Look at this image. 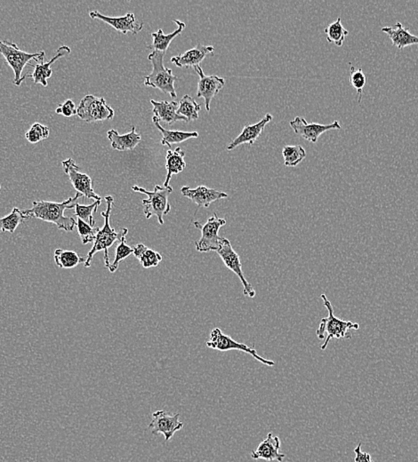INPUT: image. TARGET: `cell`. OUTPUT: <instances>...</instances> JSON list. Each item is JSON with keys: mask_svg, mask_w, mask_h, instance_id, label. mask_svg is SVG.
<instances>
[{"mask_svg": "<svg viewBox=\"0 0 418 462\" xmlns=\"http://www.w3.org/2000/svg\"><path fill=\"white\" fill-rule=\"evenodd\" d=\"M81 196H83L77 192L74 198H68L67 201L62 203L34 201L33 207L23 211V214L27 220L30 218H36V219L54 223L59 230L70 232L77 225V221L73 217L65 216L64 211L74 208L76 201Z\"/></svg>", "mask_w": 418, "mask_h": 462, "instance_id": "obj_1", "label": "cell"}, {"mask_svg": "<svg viewBox=\"0 0 418 462\" xmlns=\"http://www.w3.org/2000/svg\"><path fill=\"white\" fill-rule=\"evenodd\" d=\"M106 203H107V209L105 212H102V216L104 218V225L98 230V234H96L95 242H93V246L89 255H87V258L84 266L85 268H89L91 266V261L93 260V256L96 252L104 251V264L105 267H110V256H109V249L111 248L112 246L116 243L117 240L120 241L121 237L125 235H127L129 233V230L124 228L121 230L120 232H117L116 230L112 229L111 226L110 219H111V213L112 210V205H113L114 199L111 196H107L105 198Z\"/></svg>", "mask_w": 418, "mask_h": 462, "instance_id": "obj_2", "label": "cell"}, {"mask_svg": "<svg viewBox=\"0 0 418 462\" xmlns=\"http://www.w3.org/2000/svg\"><path fill=\"white\" fill-rule=\"evenodd\" d=\"M320 298L322 299L324 306L329 312V316L321 320L320 326L316 331V335L320 340H323L325 339V335H327L325 342L320 346L321 351H325L331 339H352L351 330L360 329V324L352 323L351 321L339 320L334 315L333 306L326 295L323 293L320 295Z\"/></svg>", "mask_w": 418, "mask_h": 462, "instance_id": "obj_3", "label": "cell"}, {"mask_svg": "<svg viewBox=\"0 0 418 462\" xmlns=\"http://www.w3.org/2000/svg\"><path fill=\"white\" fill-rule=\"evenodd\" d=\"M166 53L154 51L148 55L152 62V73L145 77V86L160 89L161 92L168 93L173 99L177 98L174 82L179 77L174 76L171 68L164 66V56Z\"/></svg>", "mask_w": 418, "mask_h": 462, "instance_id": "obj_4", "label": "cell"}, {"mask_svg": "<svg viewBox=\"0 0 418 462\" xmlns=\"http://www.w3.org/2000/svg\"><path fill=\"white\" fill-rule=\"evenodd\" d=\"M132 190L134 192L148 196V198L143 199L142 202L143 214L146 219L149 220V218L156 216L158 223L163 225L165 215L170 214L171 211V205L168 202V198L173 192L172 187L156 185L154 192H149L147 190L136 185L132 187Z\"/></svg>", "mask_w": 418, "mask_h": 462, "instance_id": "obj_5", "label": "cell"}, {"mask_svg": "<svg viewBox=\"0 0 418 462\" xmlns=\"http://www.w3.org/2000/svg\"><path fill=\"white\" fill-rule=\"evenodd\" d=\"M0 54L4 56L6 64L12 68L15 73L14 84L19 86L21 79V73L30 60L37 62L45 60L46 53L40 51L36 54H30L18 48L15 43L0 40Z\"/></svg>", "mask_w": 418, "mask_h": 462, "instance_id": "obj_6", "label": "cell"}, {"mask_svg": "<svg viewBox=\"0 0 418 462\" xmlns=\"http://www.w3.org/2000/svg\"><path fill=\"white\" fill-rule=\"evenodd\" d=\"M196 229L201 231V239L195 242V248L198 252H217L220 248V243L223 237L219 236V230L221 227L226 225V221L218 217L217 214L209 218L207 223L202 224L195 221Z\"/></svg>", "mask_w": 418, "mask_h": 462, "instance_id": "obj_7", "label": "cell"}, {"mask_svg": "<svg viewBox=\"0 0 418 462\" xmlns=\"http://www.w3.org/2000/svg\"><path fill=\"white\" fill-rule=\"evenodd\" d=\"M115 111L107 104L104 98L89 95L80 101L77 110V115L83 121L90 122L111 120Z\"/></svg>", "mask_w": 418, "mask_h": 462, "instance_id": "obj_8", "label": "cell"}, {"mask_svg": "<svg viewBox=\"0 0 418 462\" xmlns=\"http://www.w3.org/2000/svg\"><path fill=\"white\" fill-rule=\"evenodd\" d=\"M208 348L217 349L219 351H239L246 353L257 359L260 363L267 367H274L275 363L273 360H268L262 358L254 348L246 346L244 343L234 341L232 337L224 335L220 329H215L210 333V340L207 342Z\"/></svg>", "mask_w": 418, "mask_h": 462, "instance_id": "obj_9", "label": "cell"}, {"mask_svg": "<svg viewBox=\"0 0 418 462\" xmlns=\"http://www.w3.org/2000/svg\"><path fill=\"white\" fill-rule=\"evenodd\" d=\"M217 254L220 256L224 265L238 276L243 286V293L249 298L255 297V290L254 287L246 279L242 270V264L238 254L233 249L230 240L223 237L220 243V248L217 250Z\"/></svg>", "mask_w": 418, "mask_h": 462, "instance_id": "obj_10", "label": "cell"}, {"mask_svg": "<svg viewBox=\"0 0 418 462\" xmlns=\"http://www.w3.org/2000/svg\"><path fill=\"white\" fill-rule=\"evenodd\" d=\"M62 169L69 176L71 184L78 193L89 199H96V201H102L101 196L96 194L93 188V181L91 177L86 174L80 173V167H78L74 159L70 158L67 160L62 162Z\"/></svg>", "mask_w": 418, "mask_h": 462, "instance_id": "obj_11", "label": "cell"}, {"mask_svg": "<svg viewBox=\"0 0 418 462\" xmlns=\"http://www.w3.org/2000/svg\"><path fill=\"white\" fill-rule=\"evenodd\" d=\"M183 423L180 421V414L170 415L166 411L155 412L152 414V421L149 424V429L152 434L164 436L165 441H170L174 434L182 429Z\"/></svg>", "mask_w": 418, "mask_h": 462, "instance_id": "obj_12", "label": "cell"}, {"mask_svg": "<svg viewBox=\"0 0 418 462\" xmlns=\"http://www.w3.org/2000/svg\"><path fill=\"white\" fill-rule=\"evenodd\" d=\"M289 124L298 136L313 143L317 142L321 134L327 132V131L338 130L342 127L338 120H335L333 123L329 124H309L305 118L301 117H296L295 120L290 121Z\"/></svg>", "mask_w": 418, "mask_h": 462, "instance_id": "obj_13", "label": "cell"}, {"mask_svg": "<svg viewBox=\"0 0 418 462\" xmlns=\"http://www.w3.org/2000/svg\"><path fill=\"white\" fill-rule=\"evenodd\" d=\"M194 68L199 77L197 96L205 100L206 110L210 111L211 101L226 85V80L218 76H207L201 66Z\"/></svg>", "mask_w": 418, "mask_h": 462, "instance_id": "obj_14", "label": "cell"}, {"mask_svg": "<svg viewBox=\"0 0 418 462\" xmlns=\"http://www.w3.org/2000/svg\"><path fill=\"white\" fill-rule=\"evenodd\" d=\"M71 48L67 46H62L61 48H59L56 55L48 62H37V64L33 65L30 64V67L34 68V71L33 74H25L24 77H21L20 82H19V86L21 85V82H24L27 77H33V84H42L43 86H48V80L51 77L53 74V71L51 70V66L55 62L59 59L64 57V55L70 54Z\"/></svg>", "mask_w": 418, "mask_h": 462, "instance_id": "obj_15", "label": "cell"}, {"mask_svg": "<svg viewBox=\"0 0 418 462\" xmlns=\"http://www.w3.org/2000/svg\"><path fill=\"white\" fill-rule=\"evenodd\" d=\"M89 17L92 19H100V20L111 25L112 28L120 31L124 35H127L129 33L136 35L143 28V24L137 23L135 15L132 12H129V14H127L122 17H109L102 15L98 11H92L89 12Z\"/></svg>", "mask_w": 418, "mask_h": 462, "instance_id": "obj_16", "label": "cell"}, {"mask_svg": "<svg viewBox=\"0 0 418 462\" xmlns=\"http://www.w3.org/2000/svg\"><path fill=\"white\" fill-rule=\"evenodd\" d=\"M181 193L185 198L191 199L199 207L207 208L212 204L220 199L227 198L228 194L223 192H218L217 190L209 189L205 186H199L196 189H191L188 186L183 187L181 189Z\"/></svg>", "mask_w": 418, "mask_h": 462, "instance_id": "obj_17", "label": "cell"}, {"mask_svg": "<svg viewBox=\"0 0 418 462\" xmlns=\"http://www.w3.org/2000/svg\"><path fill=\"white\" fill-rule=\"evenodd\" d=\"M271 120H273V115L267 113L264 115L263 120L259 121L258 123L248 124V126L244 127L242 133L227 146V151H233L237 147L242 145H254L258 137H260L262 133H264L266 124H269Z\"/></svg>", "mask_w": 418, "mask_h": 462, "instance_id": "obj_18", "label": "cell"}, {"mask_svg": "<svg viewBox=\"0 0 418 462\" xmlns=\"http://www.w3.org/2000/svg\"><path fill=\"white\" fill-rule=\"evenodd\" d=\"M280 449V440L279 436H273V434L269 433L267 438L257 446V450L251 452V457L254 460L282 462L286 455L282 454Z\"/></svg>", "mask_w": 418, "mask_h": 462, "instance_id": "obj_19", "label": "cell"}, {"mask_svg": "<svg viewBox=\"0 0 418 462\" xmlns=\"http://www.w3.org/2000/svg\"><path fill=\"white\" fill-rule=\"evenodd\" d=\"M214 51L213 46L198 44L194 48L190 49L179 55L173 56L171 58V62L179 68H195L199 66V64L204 60L206 56L212 54Z\"/></svg>", "mask_w": 418, "mask_h": 462, "instance_id": "obj_20", "label": "cell"}, {"mask_svg": "<svg viewBox=\"0 0 418 462\" xmlns=\"http://www.w3.org/2000/svg\"><path fill=\"white\" fill-rule=\"evenodd\" d=\"M151 104L154 106V121L164 122L170 126L179 121L188 122L185 118L177 114L179 104L176 102H156L151 100Z\"/></svg>", "mask_w": 418, "mask_h": 462, "instance_id": "obj_21", "label": "cell"}, {"mask_svg": "<svg viewBox=\"0 0 418 462\" xmlns=\"http://www.w3.org/2000/svg\"><path fill=\"white\" fill-rule=\"evenodd\" d=\"M383 33L388 34L392 45L398 49L403 50L408 46L418 45V37L410 33L408 28L399 23L391 27H383Z\"/></svg>", "mask_w": 418, "mask_h": 462, "instance_id": "obj_22", "label": "cell"}, {"mask_svg": "<svg viewBox=\"0 0 418 462\" xmlns=\"http://www.w3.org/2000/svg\"><path fill=\"white\" fill-rule=\"evenodd\" d=\"M112 149L116 151H132L141 142V136L136 132V127H132L129 133L120 134L118 131L111 129L107 132Z\"/></svg>", "mask_w": 418, "mask_h": 462, "instance_id": "obj_23", "label": "cell"}, {"mask_svg": "<svg viewBox=\"0 0 418 462\" xmlns=\"http://www.w3.org/2000/svg\"><path fill=\"white\" fill-rule=\"evenodd\" d=\"M174 21L179 25V29L173 31L172 33L165 34L163 30L158 29L157 33L152 34L154 41H152L151 46H148V48L152 50V52L158 51L166 53L173 40L185 29L186 24L183 23V21L179 20H174Z\"/></svg>", "mask_w": 418, "mask_h": 462, "instance_id": "obj_24", "label": "cell"}, {"mask_svg": "<svg viewBox=\"0 0 418 462\" xmlns=\"http://www.w3.org/2000/svg\"><path fill=\"white\" fill-rule=\"evenodd\" d=\"M185 152L181 148H176L174 151H167L166 156V169L167 172L164 187L170 186L171 178L174 174L182 173L186 167L185 161Z\"/></svg>", "mask_w": 418, "mask_h": 462, "instance_id": "obj_25", "label": "cell"}, {"mask_svg": "<svg viewBox=\"0 0 418 462\" xmlns=\"http://www.w3.org/2000/svg\"><path fill=\"white\" fill-rule=\"evenodd\" d=\"M133 249V255L138 259L140 264L145 268L157 267L162 261V255L160 252L147 248L143 243H137Z\"/></svg>", "mask_w": 418, "mask_h": 462, "instance_id": "obj_26", "label": "cell"}, {"mask_svg": "<svg viewBox=\"0 0 418 462\" xmlns=\"http://www.w3.org/2000/svg\"><path fill=\"white\" fill-rule=\"evenodd\" d=\"M154 123L162 133L161 145L167 146L168 148H171V146L176 145V143L183 142L187 140L198 138L199 137L197 132H182V131L167 130L161 126L160 122L154 121Z\"/></svg>", "mask_w": 418, "mask_h": 462, "instance_id": "obj_27", "label": "cell"}, {"mask_svg": "<svg viewBox=\"0 0 418 462\" xmlns=\"http://www.w3.org/2000/svg\"><path fill=\"white\" fill-rule=\"evenodd\" d=\"M54 258L56 265L64 270H71L86 262V259L71 250L56 249Z\"/></svg>", "mask_w": 418, "mask_h": 462, "instance_id": "obj_28", "label": "cell"}, {"mask_svg": "<svg viewBox=\"0 0 418 462\" xmlns=\"http://www.w3.org/2000/svg\"><path fill=\"white\" fill-rule=\"evenodd\" d=\"M201 110V106L191 96L186 95L179 102L177 114L185 118L187 121L190 122L198 120Z\"/></svg>", "mask_w": 418, "mask_h": 462, "instance_id": "obj_29", "label": "cell"}, {"mask_svg": "<svg viewBox=\"0 0 418 462\" xmlns=\"http://www.w3.org/2000/svg\"><path fill=\"white\" fill-rule=\"evenodd\" d=\"M327 34V40L329 43H334L338 46H342L344 44L346 37L349 35V31L345 29L341 23V18L336 19V21L329 24L324 30Z\"/></svg>", "mask_w": 418, "mask_h": 462, "instance_id": "obj_30", "label": "cell"}, {"mask_svg": "<svg viewBox=\"0 0 418 462\" xmlns=\"http://www.w3.org/2000/svg\"><path fill=\"white\" fill-rule=\"evenodd\" d=\"M26 219L24 216L23 211L20 209L15 207L12 209L10 214L8 216L0 218V230L2 232L14 233L17 230V227L24 223Z\"/></svg>", "mask_w": 418, "mask_h": 462, "instance_id": "obj_31", "label": "cell"}, {"mask_svg": "<svg viewBox=\"0 0 418 462\" xmlns=\"http://www.w3.org/2000/svg\"><path fill=\"white\" fill-rule=\"evenodd\" d=\"M101 204L102 201H95L89 205H80L79 203H76L74 207V213L76 214L78 219L83 221L84 223L89 224L90 226L95 227L96 221L93 216H95Z\"/></svg>", "mask_w": 418, "mask_h": 462, "instance_id": "obj_32", "label": "cell"}, {"mask_svg": "<svg viewBox=\"0 0 418 462\" xmlns=\"http://www.w3.org/2000/svg\"><path fill=\"white\" fill-rule=\"evenodd\" d=\"M284 163L287 167H294L307 157V151L301 145L285 146L282 149Z\"/></svg>", "mask_w": 418, "mask_h": 462, "instance_id": "obj_33", "label": "cell"}, {"mask_svg": "<svg viewBox=\"0 0 418 462\" xmlns=\"http://www.w3.org/2000/svg\"><path fill=\"white\" fill-rule=\"evenodd\" d=\"M134 252V249L131 248L129 245H127V235L121 237L120 240V243L116 248V254H115V258L113 262L109 267V270L111 273L116 272L121 261H123L125 259L129 257Z\"/></svg>", "mask_w": 418, "mask_h": 462, "instance_id": "obj_34", "label": "cell"}, {"mask_svg": "<svg viewBox=\"0 0 418 462\" xmlns=\"http://www.w3.org/2000/svg\"><path fill=\"white\" fill-rule=\"evenodd\" d=\"M351 79L350 82L352 87L356 89L357 100L358 104H361V99H363V93L365 86L367 83V77L365 76L363 68H355L354 65H351Z\"/></svg>", "mask_w": 418, "mask_h": 462, "instance_id": "obj_35", "label": "cell"}, {"mask_svg": "<svg viewBox=\"0 0 418 462\" xmlns=\"http://www.w3.org/2000/svg\"><path fill=\"white\" fill-rule=\"evenodd\" d=\"M49 136L50 129L48 127L40 123H35L25 133V138L30 143H37L48 139Z\"/></svg>", "mask_w": 418, "mask_h": 462, "instance_id": "obj_36", "label": "cell"}, {"mask_svg": "<svg viewBox=\"0 0 418 462\" xmlns=\"http://www.w3.org/2000/svg\"><path fill=\"white\" fill-rule=\"evenodd\" d=\"M76 226L83 245L95 242L96 234H98L100 230L99 228L90 226L89 224L84 223L80 219L77 220Z\"/></svg>", "mask_w": 418, "mask_h": 462, "instance_id": "obj_37", "label": "cell"}, {"mask_svg": "<svg viewBox=\"0 0 418 462\" xmlns=\"http://www.w3.org/2000/svg\"><path fill=\"white\" fill-rule=\"evenodd\" d=\"M78 108L75 105L73 100L69 99L64 102V104L58 106L55 110V113L57 115H64V117L70 118L73 115H77Z\"/></svg>", "mask_w": 418, "mask_h": 462, "instance_id": "obj_38", "label": "cell"}, {"mask_svg": "<svg viewBox=\"0 0 418 462\" xmlns=\"http://www.w3.org/2000/svg\"><path fill=\"white\" fill-rule=\"evenodd\" d=\"M354 462H373L370 454L361 451V443L354 449Z\"/></svg>", "mask_w": 418, "mask_h": 462, "instance_id": "obj_39", "label": "cell"}, {"mask_svg": "<svg viewBox=\"0 0 418 462\" xmlns=\"http://www.w3.org/2000/svg\"><path fill=\"white\" fill-rule=\"evenodd\" d=\"M0 190H1V185H0Z\"/></svg>", "mask_w": 418, "mask_h": 462, "instance_id": "obj_40", "label": "cell"}]
</instances>
